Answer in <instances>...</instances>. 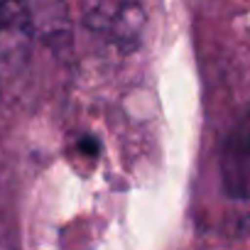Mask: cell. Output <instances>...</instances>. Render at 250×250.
I'll list each match as a JSON object with an SVG mask.
<instances>
[{
    "mask_svg": "<svg viewBox=\"0 0 250 250\" xmlns=\"http://www.w3.org/2000/svg\"><path fill=\"white\" fill-rule=\"evenodd\" d=\"M221 179L233 199H250V115L235 125L223 143Z\"/></svg>",
    "mask_w": 250,
    "mask_h": 250,
    "instance_id": "1",
    "label": "cell"
},
{
    "mask_svg": "<svg viewBox=\"0 0 250 250\" xmlns=\"http://www.w3.org/2000/svg\"><path fill=\"white\" fill-rule=\"evenodd\" d=\"M30 13L20 0H0V64L15 62L30 42Z\"/></svg>",
    "mask_w": 250,
    "mask_h": 250,
    "instance_id": "2",
    "label": "cell"
}]
</instances>
